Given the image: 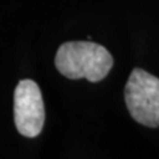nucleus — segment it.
<instances>
[{
    "label": "nucleus",
    "instance_id": "obj_1",
    "mask_svg": "<svg viewBox=\"0 0 159 159\" xmlns=\"http://www.w3.org/2000/svg\"><path fill=\"white\" fill-rule=\"evenodd\" d=\"M57 70L68 78L98 82L107 76L113 57L106 48L90 41H70L58 48L54 58Z\"/></svg>",
    "mask_w": 159,
    "mask_h": 159
},
{
    "label": "nucleus",
    "instance_id": "obj_2",
    "mask_svg": "<svg viewBox=\"0 0 159 159\" xmlns=\"http://www.w3.org/2000/svg\"><path fill=\"white\" fill-rule=\"evenodd\" d=\"M125 99L137 122L148 127L159 126V78L134 69L125 88Z\"/></svg>",
    "mask_w": 159,
    "mask_h": 159
},
{
    "label": "nucleus",
    "instance_id": "obj_3",
    "mask_svg": "<svg viewBox=\"0 0 159 159\" xmlns=\"http://www.w3.org/2000/svg\"><path fill=\"white\" fill-rule=\"evenodd\" d=\"M15 125L24 137H37L45 121L44 102L39 85L32 80H23L15 89Z\"/></svg>",
    "mask_w": 159,
    "mask_h": 159
}]
</instances>
